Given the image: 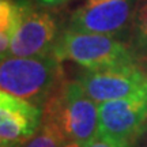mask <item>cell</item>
<instances>
[{
    "instance_id": "obj_1",
    "label": "cell",
    "mask_w": 147,
    "mask_h": 147,
    "mask_svg": "<svg viewBox=\"0 0 147 147\" xmlns=\"http://www.w3.org/2000/svg\"><path fill=\"white\" fill-rule=\"evenodd\" d=\"M42 120L53 124L68 143L84 147L98 134V104L78 80L64 79L42 108Z\"/></svg>"
},
{
    "instance_id": "obj_2",
    "label": "cell",
    "mask_w": 147,
    "mask_h": 147,
    "mask_svg": "<svg viewBox=\"0 0 147 147\" xmlns=\"http://www.w3.org/2000/svg\"><path fill=\"white\" fill-rule=\"evenodd\" d=\"M61 61L55 55L5 57L0 64V87L12 95L44 108L64 80Z\"/></svg>"
},
{
    "instance_id": "obj_3",
    "label": "cell",
    "mask_w": 147,
    "mask_h": 147,
    "mask_svg": "<svg viewBox=\"0 0 147 147\" xmlns=\"http://www.w3.org/2000/svg\"><path fill=\"white\" fill-rule=\"evenodd\" d=\"M52 55L84 69H102L138 63L128 44L116 37L78 33L65 29L59 34Z\"/></svg>"
},
{
    "instance_id": "obj_4",
    "label": "cell",
    "mask_w": 147,
    "mask_h": 147,
    "mask_svg": "<svg viewBox=\"0 0 147 147\" xmlns=\"http://www.w3.org/2000/svg\"><path fill=\"white\" fill-rule=\"evenodd\" d=\"M98 132L136 147L147 131V86L134 94L98 104Z\"/></svg>"
},
{
    "instance_id": "obj_5",
    "label": "cell",
    "mask_w": 147,
    "mask_h": 147,
    "mask_svg": "<svg viewBox=\"0 0 147 147\" xmlns=\"http://www.w3.org/2000/svg\"><path fill=\"white\" fill-rule=\"evenodd\" d=\"M132 0H100L79 7L69 18L68 30L128 40L135 11Z\"/></svg>"
},
{
    "instance_id": "obj_6",
    "label": "cell",
    "mask_w": 147,
    "mask_h": 147,
    "mask_svg": "<svg viewBox=\"0 0 147 147\" xmlns=\"http://www.w3.org/2000/svg\"><path fill=\"white\" fill-rule=\"evenodd\" d=\"M76 80L97 104H102L128 97L146 87L147 74L135 63L102 69H84Z\"/></svg>"
},
{
    "instance_id": "obj_7",
    "label": "cell",
    "mask_w": 147,
    "mask_h": 147,
    "mask_svg": "<svg viewBox=\"0 0 147 147\" xmlns=\"http://www.w3.org/2000/svg\"><path fill=\"white\" fill-rule=\"evenodd\" d=\"M59 34L57 22L52 14L34 7L22 18L3 59L52 55Z\"/></svg>"
},
{
    "instance_id": "obj_8",
    "label": "cell",
    "mask_w": 147,
    "mask_h": 147,
    "mask_svg": "<svg viewBox=\"0 0 147 147\" xmlns=\"http://www.w3.org/2000/svg\"><path fill=\"white\" fill-rule=\"evenodd\" d=\"M41 123L42 108L0 91V147H25Z\"/></svg>"
},
{
    "instance_id": "obj_9",
    "label": "cell",
    "mask_w": 147,
    "mask_h": 147,
    "mask_svg": "<svg viewBox=\"0 0 147 147\" xmlns=\"http://www.w3.org/2000/svg\"><path fill=\"white\" fill-rule=\"evenodd\" d=\"M36 4L30 0H0V53L5 56L22 18Z\"/></svg>"
},
{
    "instance_id": "obj_10",
    "label": "cell",
    "mask_w": 147,
    "mask_h": 147,
    "mask_svg": "<svg viewBox=\"0 0 147 147\" xmlns=\"http://www.w3.org/2000/svg\"><path fill=\"white\" fill-rule=\"evenodd\" d=\"M127 44L136 61L147 56V0L135 11Z\"/></svg>"
},
{
    "instance_id": "obj_11",
    "label": "cell",
    "mask_w": 147,
    "mask_h": 147,
    "mask_svg": "<svg viewBox=\"0 0 147 147\" xmlns=\"http://www.w3.org/2000/svg\"><path fill=\"white\" fill-rule=\"evenodd\" d=\"M68 142L56 127L42 120L40 129L25 147H63Z\"/></svg>"
},
{
    "instance_id": "obj_12",
    "label": "cell",
    "mask_w": 147,
    "mask_h": 147,
    "mask_svg": "<svg viewBox=\"0 0 147 147\" xmlns=\"http://www.w3.org/2000/svg\"><path fill=\"white\" fill-rule=\"evenodd\" d=\"M84 147H128L123 142H119L113 138H109L104 134H97Z\"/></svg>"
},
{
    "instance_id": "obj_13",
    "label": "cell",
    "mask_w": 147,
    "mask_h": 147,
    "mask_svg": "<svg viewBox=\"0 0 147 147\" xmlns=\"http://www.w3.org/2000/svg\"><path fill=\"white\" fill-rule=\"evenodd\" d=\"M37 4L44 7V8H56L60 5L67 4L69 0H36Z\"/></svg>"
},
{
    "instance_id": "obj_14",
    "label": "cell",
    "mask_w": 147,
    "mask_h": 147,
    "mask_svg": "<svg viewBox=\"0 0 147 147\" xmlns=\"http://www.w3.org/2000/svg\"><path fill=\"white\" fill-rule=\"evenodd\" d=\"M138 64H139V67L147 74V56L146 57H143V59H140V60H138Z\"/></svg>"
},
{
    "instance_id": "obj_15",
    "label": "cell",
    "mask_w": 147,
    "mask_h": 147,
    "mask_svg": "<svg viewBox=\"0 0 147 147\" xmlns=\"http://www.w3.org/2000/svg\"><path fill=\"white\" fill-rule=\"evenodd\" d=\"M139 147H147V131L146 134L143 135V138L140 139V142H139V144H138Z\"/></svg>"
},
{
    "instance_id": "obj_16",
    "label": "cell",
    "mask_w": 147,
    "mask_h": 147,
    "mask_svg": "<svg viewBox=\"0 0 147 147\" xmlns=\"http://www.w3.org/2000/svg\"><path fill=\"white\" fill-rule=\"evenodd\" d=\"M63 147H82V146L78 144V143H67V144H64Z\"/></svg>"
},
{
    "instance_id": "obj_17",
    "label": "cell",
    "mask_w": 147,
    "mask_h": 147,
    "mask_svg": "<svg viewBox=\"0 0 147 147\" xmlns=\"http://www.w3.org/2000/svg\"><path fill=\"white\" fill-rule=\"evenodd\" d=\"M89 1H100V0H89Z\"/></svg>"
}]
</instances>
